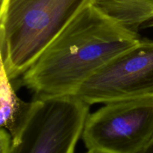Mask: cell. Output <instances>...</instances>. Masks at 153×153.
<instances>
[{"instance_id":"cell-3","label":"cell","mask_w":153,"mask_h":153,"mask_svg":"<svg viewBox=\"0 0 153 153\" xmlns=\"http://www.w3.org/2000/svg\"><path fill=\"white\" fill-rule=\"evenodd\" d=\"M89 108L76 95L36 98L11 137L9 153H74Z\"/></svg>"},{"instance_id":"cell-10","label":"cell","mask_w":153,"mask_h":153,"mask_svg":"<svg viewBox=\"0 0 153 153\" xmlns=\"http://www.w3.org/2000/svg\"><path fill=\"white\" fill-rule=\"evenodd\" d=\"M0 1H1V4H2L4 2V1H5V0H0Z\"/></svg>"},{"instance_id":"cell-1","label":"cell","mask_w":153,"mask_h":153,"mask_svg":"<svg viewBox=\"0 0 153 153\" xmlns=\"http://www.w3.org/2000/svg\"><path fill=\"white\" fill-rule=\"evenodd\" d=\"M91 4L82 9L19 78L36 98L76 95L85 82L140 41Z\"/></svg>"},{"instance_id":"cell-9","label":"cell","mask_w":153,"mask_h":153,"mask_svg":"<svg viewBox=\"0 0 153 153\" xmlns=\"http://www.w3.org/2000/svg\"><path fill=\"white\" fill-rule=\"evenodd\" d=\"M86 153H103V152H98V151H95V150H88Z\"/></svg>"},{"instance_id":"cell-4","label":"cell","mask_w":153,"mask_h":153,"mask_svg":"<svg viewBox=\"0 0 153 153\" xmlns=\"http://www.w3.org/2000/svg\"><path fill=\"white\" fill-rule=\"evenodd\" d=\"M153 137V96L105 103L88 114L82 138L88 150L138 153Z\"/></svg>"},{"instance_id":"cell-6","label":"cell","mask_w":153,"mask_h":153,"mask_svg":"<svg viewBox=\"0 0 153 153\" xmlns=\"http://www.w3.org/2000/svg\"><path fill=\"white\" fill-rule=\"evenodd\" d=\"M91 5L120 26L138 33L153 25V0H92Z\"/></svg>"},{"instance_id":"cell-2","label":"cell","mask_w":153,"mask_h":153,"mask_svg":"<svg viewBox=\"0 0 153 153\" xmlns=\"http://www.w3.org/2000/svg\"><path fill=\"white\" fill-rule=\"evenodd\" d=\"M92 0H5L0 9L1 63L20 78L45 48Z\"/></svg>"},{"instance_id":"cell-7","label":"cell","mask_w":153,"mask_h":153,"mask_svg":"<svg viewBox=\"0 0 153 153\" xmlns=\"http://www.w3.org/2000/svg\"><path fill=\"white\" fill-rule=\"evenodd\" d=\"M12 81L7 76L4 65L1 63L0 74V124L10 135L15 134L20 120L28 109L29 103L22 101L15 92Z\"/></svg>"},{"instance_id":"cell-8","label":"cell","mask_w":153,"mask_h":153,"mask_svg":"<svg viewBox=\"0 0 153 153\" xmlns=\"http://www.w3.org/2000/svg\"><path fill=\"white\" fill-rule=\"evenodd\" d=\"M138 153H153V137Z\"/></svg>"},{"instance_id":"cell-5","label":"cell","mask_w":153,"mask_h":153,"mask_svg":"<svg viewBox=\"0 0 153 153\" xmlns=\"http://www.w3.org/2000/svg\"><path fill=\"white\" fill-rule=\"evenodd\" d=\"M76 96L90 105L153 96V41L141 39L114 58L85 82Z\"/></svg>"}]
</instances>
